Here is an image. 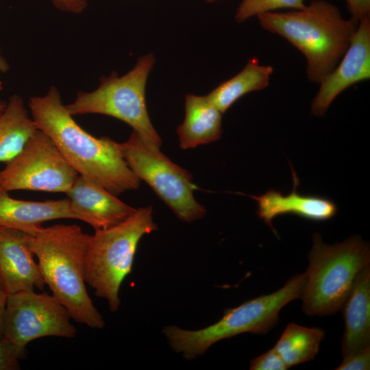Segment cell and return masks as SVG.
Segmentation results:
<instances>
[{
    "label": "cell",
    "instance_id": "4",
    "mask_svg": "<svg viewBox=\"0 0 370 370\" xmlns=\"http://www.w3.org/2000/svg\"><path fill=\"white\" fill-rule=\"evenodd\" d=\"M308 260L300 295L303 311L330 315L341 310L357 275L370 265L369 245L358 236L328 245L314 233Z\"/></svg>",
    "mask_w": 370,
    "mask_h": 370
},
{
    "label": "cell",
    "instance_id": "1",
    "mask_svg": "<svg viewBox=\"0 0 370 370\" xmlns=\"http://www.w3.org/2000/svg\"><path fill=\"white\" fill-rule=\"evenodd\" d=\"M38 130L45 133L79 175L115 195L137 189L140 180L125 160L121 143L96 138L82 129L63 104L59 90L51 86L28 103Z\"/></svg>",
    "mask_w": 370,
    "mask_h": 370
},
{
    "label": "cell",
    "instance_id": "21",
    "mask_svg": "<svg viewBox=\"0 0 370 370\" xmlns=\"http://www.w3.org/2000/svg\"><path fill=\"white\" fill-rule=\"evenodd\" d=\"M305 5V0H243L236 10L235 19L243 22L263 13L280 9L298 10Z\"/></svg>",
    "mask_w": 370,
    "mask_h": 370
},
{
    "label": "cell",
    "instance_id": "31",
    "mask_svg": "<svg viewBox=\"0 0 370 370\" xmlns=\"http://www.w3.org/2000/svg\"><path fill=\"white\" fill-rule=\"evenodd\" d=\"M206 1H207L208 2H213V1H217V0H206Z\"/></svg>",
    "mask_w": 370,
    "mask_h": 370
},
{
    "label": "cell",
    "instance_id": "26",
    "mask_svg": "<svg viewBox=\"0 0 370 370\" xmlns=\"http://www.w3.org/2000/svg\"><path fill=\"white\" fill-rule=\"evenodd\" d=\"M59 10L72 14H80L87 6V0H50Z\"/></svg>",
    "mask_w": 370,
    "mask_h": 370
},
{
    "label": "cell",
    "instance_id": "11",
    "mask_svg": "<svg viewBox=\"0 0 370 370\" xmlns=\"http://www.w3.org/2000/svg\"><path fill=\"white\" fill-rule=\"evenodd\" d=\"M370 79V16L358 21L343 56L320 83L312 102L311 113L323 116L336 97L349 87Z\"/></svg>",
    "mask_w": 370,
    "mask_h": 370
},
{
    "label": "cell",
    "instance_id": "10",
    "mask_svg": "<svg viewBox=\"0 0 370 370\" xmlns=\"http://www.w3.org/2000/svg\"><path fill=\"white\" fill-rule=\"evenodd\" d=\"M67 309L53 295L22 291L7 295L3 336L21 358L31 341L45 336L74 338L75 327Z\"/></svg>",
    "mask_w": 370,
    "mask_h": 370
},
{
    "label": "cell",
    "instance_id": "29",
    "mask_svg": "<svg viewBox=\"0 0 370 370\" xmlns=\"http://www.w3.org/2000/svg\"><path fill=\"white\" fill-rule=\"evenodd\" d=\"M6 106V103L0 100V112L2 111Z\"/></svg>",
    "mask_w": 370,
    "mask_h": 370
},
{
    "label": "cell",
    "instance_id": "15",
    "mask_svg": "<svg viewBox=\"0 0 370 370\" xmlns=\"http://www.w3.org/2000/svg\"><path fill=\"white\" fill-rule=\"evenodd\" d=\"M60 219H76L69 199L25 201L12 198L8 192L0 190V227L34 235L42 223Z\"/></svg>",
    "mask_w": 370,
    "mask_h": 370
},
{
    "label": "cell",
    "instance_id": "12",
    "mask_svg": "<svg viewBox=\"0 0 370 370\" xmlns=\"http://www.w3.org/2000/svg\"><path fill=\"white\" fill-rule=\"evenodd\" d=\"M29 234L0 227V284L8 295L44 291L45 282L30 247Z\"/></svg>",
    "mask_w": 370,
    "mask_h": 370
},
{
    "label": "cell",
    "instance_id": "25",
    "mask_svg": "<svg viewBox=\"0 0 370 370\" xmlns=\"http://www.w3.org/2000/svg\"><path fill=\"white\" fill-rule=\"evenodd\" d=\"M352 17L359 21L370 16V0H346Z\"/></svg>",
    "mask_w": 370,
    "mask_h": 370
},
{
    "label": "cell",
    "instance_id": "2",
    "mask_svg": "<svg viewBox=\"0 0 370 370\" xmlns=\"http://www.w3.org/2000/svg\"><path fill=\"white\" fill-rule=\"evenodd\" d=\"M91 235L77 225L42 226L30 235V247L52 295L72 319L92 329H102L103 317L86 288V258Z\"/></svg>",
    "mask_w": 370,
    "mask_h": 370
},
{
    "label": "cell",
    "instance_id": "7",
    "mask_svg": "<svg viewBox=\"0 0 370 370\" xmlns=\"http://www.w3.org/2000/svg\"><path fill=\"white\" fill-rule=\"evenodd\" d=\"M155 62L152 53L138 58L126 74L113 73L101 80L92 92H78L75 100L65 105L72 115L99 114L110 116L128 124L143 140L162 145V139L153 126L147 112L145 88Z\"/></svg>",
    "mask_w": 370,
    "mask_h": 370
},
{
    "label": "cell",
    "instance_id": "14",
    "mask_svg": "<svg viewBox=\"0 0 370 370\" xmlns=\"http://www.w3.org/2000/svg\"><path fill=\"white\" fill-rule=\"evenodd\" d=\"M291 171L293 188L290 194L284 195L280 191L269 190L259 196L250 195L257 202L258 218L276 236L273 219L279 215L292 214L310 221H325L333 218L337 212V206L328 198L298 193L299 179L292 166Z\"/></svg>",
    "mask_w": 370,
    "mask_h": 370
},
{
    "label": "cell",
    "instance_id": "22",
    "mask_svg": "<svg viewBox=\"0 0 370 370\" xmlns=\"http://www.w3.org/2000/svg\"><path fill=\"white\" fill-rule=\"evenodd\" d=\"M370 369V346L353 352L343 357L336 370H369Z\"/></svg>",
    "mask_w": 370,
    "mask_h": 370
},
{
    "label": "cell",
    "instance_id": "5",
    "mask_svg": "<svg viewBox=\"0 0 370 370\" xmlns=\"http://www.w3.org/2000/svg\"><path fill=\"white\" fill-rule=\"evenodd\" d=\"M306 282V273L292 276L279 290L227 308L217 323L198 330H186L175 325L164 328L174 351L187 359L202 355L215 343L243 333L267 334L278 323L280 311L299 298Z\"/></svg>",
    "mask_w": 370,
    "mask_h": 370
},
{
    "label": "cell",
    "instance_id": "18",
    "mask_svg": "<svg viewBox=\"0 0 370 370\" xmlns=\"http://www.w3.org/2000/svg\"><path fill=\"white\" fill-rule=\"evenodd\" d=\"M21 97L12 95L0 112V162H8L38 130Z\"/></svg>",
    "mask_w": 370,
    "mask_h": 370
},
{
    "label": "cell",
    "instance_id": "3",
    "mask_svg": "<svg viewBox=\"0 0 370 370\" xmlns=\"http://www.w3.org/2000/svg\"><path fill=\"white\" fill-rule=\"evenodd\" d=\"M257 17L263 29L284 37L304 56L307 77L318 84L335 68L358 24L352 17L345 18L336 5L325 0Z\"/></svg>",
    "mask_w": 370,
    "mask_h": 370
},
{
    "label": "cell",
    "instance_id": "6",
    "mask_svg": "<svg viewBox=\"0 0 370 370\" xmlns=\"http://www.w3.org/2000/svg\"><path fill=\"white\" fill-rule=\"evenodd\" d=\"M151 206L136 208L123 221L95 231L86 258V282L98 297L105 299L111 312L121 305L119 290L132 269L141 238L158 230Z\"/></svg>",
    "mask_w": 370,
    "mask_h": 370
},
{
    "label": "cell",
    "instance_id": "13",
    "mask_svg": "<svg viewBox=\"0 0 370 370\" xmlns=\"http://www.w3.org/2000/svg\"><path fill=\"white\" fill-rule=\"evenodd\" d=\"M66 194L76 219L86 222L95 231L123 221L136 210L103 186L79 175Z\"/></svg>",
    "mask_w": 370,
    "mask_h": 370
},
{
    "label": "cell",
    "instance_id": "17",
    "mask_svg": "<svg viewBox=\"0 0 370 370\" xmlns=\"http://www.w3.org/2000/svg\"><path fill=\"white\" fill-rule=\"evenodd\" d=\"M185 115L177 132L179 145L187 149L216 141L222 134V113L207 96L187 94Z\"/></svg>",
    "mask_w": 370,
    "mask_h": 370
},
{
    "label": "cell",
    "instance_id": "19",
    "mask_svg": "<svg viewBox=\"0 0 370 370\" xmlns=\"http://www.w3.org/2000/svg\"><path fill=\"white\" fill-rule=\"evenodd\" d=\"M273 73L271 66L260 64L257 58H251L238 74L220 84L206 96L223 114L245 95L267 87Z\"/></svg>",
    "mask_w": 370,
    "mask_h": 370
},
{
    "label": "cell",
    "instance_id": "30",
    "mask_svg": "<svg viewBox=\"0 0 370 370\" xmlns=\"http://www.w3.org/2000/svg\"><path fill=\"white\" fill-rule=\"evenodd\" d=\"M3 88L2 82L0 81V90Z\"/></svg>",
    "mask_w": 370,
    "mask_h": 370
},
{
    "label": "cell",
    "instance_id": "27",
    "mask_svg": "<svg viewBox=\"0 0 370 370\" xmlns=\"http://www.w3.org/2000/svg\"><path fill=\"white\" fill-rule=\"evenodd\" d=\"M7 294L0 284V337L3 336L4 314Z\"/></svg>",
    "mask_w": 370,
    "mask_h": 370
},
{
    "label": "cell",
    "instance_id": "28",
    "mask_svg": "<svg viewBox=\"0 0 370 370\" xmlns=\"http://www.w3.org/2000/svg\"><path fill=\"white\" fill-rule=\"evenodd\" d=\"M9 69L8 63L1 56L0 53V72L5 73Z\"/></svg>",
    "mask_w": 370,
    "mask_h": 370
},
{
    "label": "cell",
    "instance_id": "23",
    "mask_svg": "<svg viewBox=\"0 0 370 370\" xmlns=\"http://www.w3.org/2000/svg\"><path fill=\"white\" fill-rule=\"evenodd\" d=\"M251 370H286L288 369L273 347L254 358L250 363Z\"/></svg>",
    "mask_w": 370,
    "mask_h": 370
},
{
    "label": "cell",
    "instance_id": "20",
    "mask_svg": "<svg viewBox=\"0 0 370 370\" xmlns=\"http://www.w3.org/2000/svg\"><path fill=\"white\" fill-rule=\"evenodd\" d=\"M325 335L321 328L289 323L273 349L289 368L313 359Z\"/></svg>",
    "mask_w": 370,
    "mask_h": 370
},
{
    "label": "cell",
    "instance_id": "24",
    "mask_svg": "<svg viewBox=\"0 0 370 370\" xmlns=\"http://www.w3.org/2000/svg\"><path fill=\"white\" fill-rule=\"evenodd\" d=\"M19 359L14 345L3 336L0 337V370L19 369Z\"/></svg>",
    "mask_w": 370,
    "mask_h": 370
},
{
    "label": "cell",
    "instance_id": "8",
    "mask_svg": "<svg viewBox=\"0 0 370 370\" xmlns=\"http://www.w3.org/2000/svg\"><path fill=\"white\" fill-rule=\"evenodd\" d=\"M121 148L134 173L151 186L178 219L192 222L205 215V207L194 197L192 175L172 162L159 147L133 131Z\"/></svg>",
    "mask_w": 370,
    "mask_h": 370
},
{
    "label": "cell",
    "instance_id": "16",
    "mask_svg": "<svg viewBox=\"0 0 370 370\" xmlns=\"http://www.w3.org/2000/svg\"><path fill=\"white\" fill-rule=\"evenodd\" d=\"M345 330L343 356L370 346V265L357 275L342 306Z\"/></svg>",
    "mask_w": 370,
    "mask_h": 370
},
{
    "label": "cell",
    "instance_id": "9",
    "mask_svg": "<svg viewBox=\"0 0 370 370\" xmlns=\"http://www.w3.org/2000/svg\"><path fill=\"white\" fill-rule=\"evenodd\" d=\"M78 175L51 139L38 130L0 170V190L66 193Z\"/></svg>",
    "mask_w": 370,
    "mask_h": 370
}]
</instances>
